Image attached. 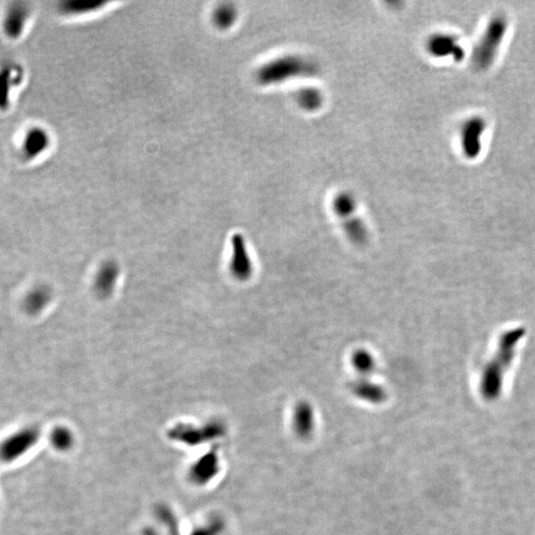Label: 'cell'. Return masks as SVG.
<instances>
[{
  "instance_id": "9",
  "label": "cell",
  "mask_w": 535,
  "mask_h": 535,
  "mask_svg": "<svg viewBox=\"0 0 535 535\" xmlns=\"http://www.w3.org/2000/svg\"><path fill=\"white\" fill-rule=\"evenodd\" d=\"M315 417L313 406L308 401H300L293 408V428L302 440L308 439L315 431Z\"/></svg>"
},
{
  "instance_id": "8",
  "label": "cell",
  "mask_w": 535,
  "mask_h": 535,
  "mask_svg": "<svg viewBox=\"0 0 535 535\" xmlns=\"http://www.w3.org/2000/svg\"><path fill=\"white\" fill-rule=\"evenodd\" d=\"M232 257L230 262V272L238 281L245 282L251 277L253 263L248 253L245 239L240 234L232 237Z\"/></svg>"
},
{
  "instance_id": "11",
  "label": "cell",
  "mask_w": 535,
  "mask_h": 535,
  "mask_svg": "<svg viewBox=\"0 0 535 535\" xmlns=\"http://www.w3.org/2000/svg\"><path fill=\"white\" fill-rule=\"evenodd\" d=\"M50 145V136L43 128H32L26 133L23 141V154L27 159L34 158L44 153Z\"/></svg>"
},
{
  "instance_id": "15",
  "label": "cell",
  "mask_w": 535,
  "mask_h": 535,
  "mask_svg": "<svg viewBox=\"0 0 535 535\" xmlns=\"http://www.w3.org/2000/svg\"><path fill=\"white\" fill-rule=\"evenodd\" d=\"M50 299H51V295L46 288L40 286V288L34 289L25 297L24 308L28 313L35 315V313L42 311L43 308H46Z\"/></svg>"
},
{
  "instance_id": "3",
  "label": "cell",
  "mask_w": 535,
  "mask_h": 535,
  "mask_svg": "<svg viewBox=\"0 0 535 535\" xmlns=\"http://www.w3.org/2000/svg\"><path fill=\"white\" fill-rule=\"evenodd\" d=\"M509 22L503 15H496L490 20L484 32L472 52V62L478 70H487L493 65L502 48L507 33Z\"/></svg>"
},
{
  "instance_id": "1",
  "label": "cell",
  "mask_w": 535,
  "mask_h": 535,
  "mask_svg": "<svg viewBox=\"0 0 535 535\" xmlns=\"http://www.w3.org/2000/svg\"><path fill=\"white\" fill-rule=\"evenodd\" d=\"M521 328L514 329L503 334L499 349L493 360L487 365L481 383V392L485 399L493 401L502 390L503 376L509 369L518 341L523 336Z\"/></svg>"
},
{
  "instance_id": "16",
  "label": "cell",
  "mask_w": 535,
  "mask_h": 535,
  "mask_svg": "<svg viewBox=\"0 0 535 535\" xmlns=\"http://www.w3.org/2000/svg\"><path fill=\"white\" fill-rule=\"evenodd\" d=\"M237 10L230 4H222L218 6L213 12V22L218 28L228 29L235 23Z\"/></svg>"
},
{
  "instance_id": "4",
  "label": "cell",
  "mask_w": 535,
  "mask_h": 535,
  "mask_svg": "<svg viewBox=\"0 0 535 535\" xmlns=\"http://www.w3.org/2000/svg\"><path fill=\"white\" fill-rule=\"evenodd\" d=\"M333 211L340 219L341 225L350 242L357 246L367 243L369 232L364 221L357 213V202L353 196L346 191L334 196Z\"/></svg>"
},
{
  "instance_id": "5",
  "label": "cell",
  "mask_w": 535,
  "mask_h": 535,
  "mask_svg": "<svg viewBox=\"0 0 535 535\" xmlns=\"http://www.w3.org/2000/svg\"><path fill=\"white\" fill-rule=\"evenodd\" d=\"M486 130L487 122L483 117L472 116L463 122L459 133L460 148L466 159L476 160L481 155Z\"/></svg>"
},
{
  "instance_id": "19",
  "label": "cell",
  "mask_w": 535,
  "mask_h": 535,
  "mask_svg": "<svg viewBox=\"0 0 535 535\" xmlns=\"http://www.w3.org/2000/svg\"><path fill=\"white\" fill-rule=\"evenodd\" d=\"M10 80H13V71L10 67H6L0 71V108L6 109L8 105V94L10 90Z\"/></svg>"
},
{
  "instance_id": "7",
  "label": "cell",
  "mask_w": 535,
  "mask_h": 535,
  "mask_svg": "<svg viewBox=\"0 0 535 535\" xmlns=\"http://www.w3.org/2000/svg\"><path fill=\"white\" fill-rule=\"evenodd\" d=\"M426 49L434 58H450L455 62H461L465 58V50L461 43L452 34H433L428 38Z\"/></svg>"
},
{
  "instance_id": "13",
  "label": "cell",
  "mask_w": 535,
  "mask_h": 535,
  "mask_svg": "<svg viewBox=\"0 0 535 535\" xmlns=\"http://www.w3.org/2000/svg\"><path fill=\"white\" fill-rule=\"evenodd\" d=\"M350 363L360 378H370L377 369L376 358L366 348H358L352 352Z\"/></svg>"
},
{
  "instance_id": "14",
  "label": "cell",
  "mask_w": 535,
  "mask_h": 535,
  "mask_svg": "<svg viewBox=\"0 0 535 535\" xmlns=\"http://www.w3.org/2000/svg\"><path fill=\"white\" fill-rule=\"evenodd\" d=\"M118 272V268L114 263H106L101 268L96 280V289L98 295L103 297L110 295L114 291Z\"/></svg>"
},
{
  "instance_id": "12",
  "label": "cell",
  "mask_w": 535,
  "mask_h": 535,
  "mask_svg": "<svg viewBox=\"0 0 535 535\" xmlns=\"http://www.w3.org/2000/svg\"><path fill=\"white\" fill-rule=\"evenodd\" d=\"M28 18V9L22 4H14L6 13L3 22L4 32L8 37L17 39L21 35Z\"/></svg>"
},
{
  "instance_id": "18",
  "label": "cell",
  "mask_w": 535,
  "mask_h": 535,
  "mask_svg": "<svg viewBox=\"0 0 535 535\" xmlns=\"http://www.w3.org/2000/svg\"><path fill=\"white\" fill-rule=\"evenodd\" d=\"M103 2L96 0H76L67 1L63 4L62 9L69 14H81V13L92 12L103 6Z\"/></svg>"
},
{
  "instance_id": "17",
  "label": "cell",
  "mask_w": 535,
  "mask_h": 535,
  "mask_svg": "<svg viewBox=\"0 0 535 535\" xmlns=\"http://www.w3.org/2000/svg\"><path fill=\"white\" fill-rule=\"evenodd\" d=\"M324 101V96H322L320 90L313 89V87H308V89H304L300 90L299 94H297V103L302 106L304 109L317 110L322 105Z\"/></svg>"
},
{
  "instance_id": "10",
  "label": "cell",
  "mask_w": 535,
  "mask_h": 535,
  "mask_svg": "<svg viewBox=\"0 0 535 535\" xmlns=\"http://www.w3.org/2000/svg\"><path fill=\"white\" fill-rule=\"evenodd\" d=\"M350 392L366 403L380 405L387 399V390L370 378H358L350 383Z\"/></svg>"
},
{
  "instance_id": "2",
  "label": "cell",
  "mask_w": 535,
  "mask_h": 535,
  "mask_svg": "<svg viewBox=\"0 0 535 535\" xmlns=\"http://www.w3.org/2000/svg\"><path fill=\"white\" fill-rule=\"evenodd\" d=\"M317 73V65L313 61L302 56L288 55L275 59L259 67L256 80L263 85H277Z\"/></svg>"
},
{
  "instance_id": "6",
  "label": "cell",
  "mask_w": 535,
  "mask_h": 535,
  "mask_svg": "<svg viewBox=\"0 0 535 535\" xmlns=\"http://www.w3.org/2000/svg\"><path fill=\"white\" fill-rule=\"evenodd\" d=\"M39 439V430L25 428L0 443V466L8 464L28 452Z\"/></svg>"
}]
</instances>
